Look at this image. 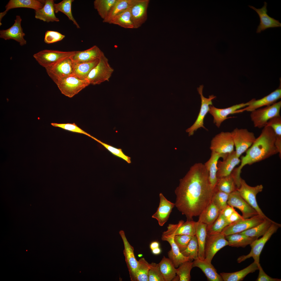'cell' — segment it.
Returning a JSON list of instances; mask_svg holds the SVG:
<instances>
[{"mask_svg": "<svg viewBox=\"0 0 281 281\" xmlns=\"http://www.w3.org/2000/svg\"><path fill=\"white\" fill-rule=\"evenodd\" d=\"M227 203L228 205L240 210L244 219L249 218L259 215L257 211L241 196L237 190L229 194Z\"/></svg>", "mask_w": 281, "mask_h": 281, "instance_id": "15", "label": "cell"}, {"mask_svg": "<svg viewBox=\"0 0 281 281\" xmlns=\"http://www.w3.org/2000/svg\"><path fill=\"white\" fill-rule=\"evenodd\" d=\"M181 253L191 261L198 258V247L196 238L192 236L186 249Z\"/></svg>", "mask_w": 281, "mask_h": 281, "instance_id": "47", "label": "cell"}, {"mask_svg": "<svg viewBox=\"0 0 281 281\" xmlns=\"http://www.w3.org/2000/svg\"><path fill=\"white\" fill-rule=\"evenodd\" d=\"M99 60L90 62L73 63V75L80 79H86L91 71L98 64Z\"/></svg>", "mask_w": 281, "mask_h": 281, "instance_id": "33", "label": "cell"}, {"mask_svg": "<svg viewBox=\"0 0 281 281\" xmlns=\"http://www.w3.org/2000/svg\"><path fill=\"white\" fill-rule=\"evenodd\" d=\"M281 97V89H277L269 95L258 100L252 99L248 106L235 111L234 114L247 111L251 112L264 106L271 105L276 102Z\"/></svg>", "mask_w": 281, "mask_h": 281, "instance_id": "17", "label": "cell"}, {"mask_svg": "<svg viewBox=\"0 0 281 281\" xmlns=\"http://www.w3.org/2000/svg\"><path fill=\"white\" fill-rule=\"evenodd\" d=\"M229 194L218 190L215 187L214 190L211 202L219 209L220 212L228 205Z\"/></svg>", "mask_w": 281, "mask_h": 281, "instance_id": "44", "label": "cell"}, {"mask_svg": "<svg viewBox=\"0 0 281 281\" xmlns=\"http://www.w3.org/2000/svg\"><path fill=\"white\" fill-rule=\"evenodd\" d=\"M65 37V35L58 32L47 30L45 33L44 41L46 43H52L61 41Z\"/></svg>", "mask_w": 281, "mask_h": 281, "instance_id": "52", "label": "cell"}, {"mask_svg": "<svg viewBox=\"0 0 281 281\" xmlns=\"http://www.w3.org/2000/svg\"><path fill=\"white\" fill-rule=\"evenodd\" d=\"M103 52L97 46L83 51H76L71 58L73 63L90 62L99 59Z\"/></svg>", "mask_w": 281, "mask_h": 281, "instance_id": "27", "label": "cell"}, {"mask_svg": "<svg viewBox=\"0 0 281 281\" xmlns=\"http://www.w3.org/2000/svg\"><path fill=\"white\" fill-rule=\"evenodd\" d=\"M240 162V159L237 155L235 151L228 154L222 161H218L216 174L218 179L230 175Z\"/></svg>", "mask_w": 281, "mask_h": 281, "instance_id": "23", "label": "cell"}, {"mask_svg": "<svg viewBox=\"0 0 281 281\" xmlns=\"http://www.w3.org/2000/svg\"><path fill=\"white\" fill-rule=\"evenodd\" d=\"M259 273L257 281H281L279 279L273 278L267 275L264 271L260 264L259 265Z\"/></svg>", "mask_w": 281, "mask_h": 281, "instance_id": "54", "label": "cell"}, {"mask_svg": "<svg viewBox=\"0 0 281 281\" xmlns=\"http://www.w3.org/2000/svg\"><path fill=\"white\" fill-rule=\"evenodd\" d=\"M274 222L268 217L257 225L240 233L248 237L258 238L266 232Z\"/></svg>", "mask_w": 281, "mask_h": 281, "instance_id": "35", "label": "cell"}, {"mask_svg": "<svg viewBox=\"0 0 281 281\" xmlns=\"http://www.w3.org/2000/svg\"><path fill=\"white\" fill-rule=\"evenodd\" d=\"M234 147L231 132H222L213 138L210 149L211 152L226 154L234 151Z\"/></svg>", "mask_w": 281, "mask_h": 281, "instance_id": "10", "label": "cell"}, {"mask_svg": "<svg viewBox=\"0 0 281 281\" xmlns=\"http://www.w3.org/2000/svg\"><path fill=\"white\" fill-rule=\"evenodd\" d=\"M228 244L225 236L221 233L214 235H207L205 248V259L211 263L217 252Z\"/></svg>", "mask_w": 281, "mask_h": 281, "instance_id": "13", "label": "cell"}, {"mask_svg": "<svg viewBox=\"0 0 281 281\" xmlns=\"http://www.w3.org/2000/svg\"><path fill=\"white\" fill-rule=\"evenodd\" d=\"M71 58L64 59L46 69L48 75L55 84L60 80L73 75V63Z\"/></svg>", "mask_w": 281, "mask_h": 281, "instance_id": "12", "label": "cell"}, {"mask_svg": "<svg viewBox=\"0 0 281 281\" xmlns=\"http://www.w3.org/2000/svg\"><path fill=\"white\" fill-rule=\"evenodd\" d=\"M158 264L165 281L173 280L176 276V269L172 261L164 256Z\"/></svg>", "mask_w": 281, "mask_h": 281, "instance_id": "37", "label": "cell"}, {"mask_svg": "<svg viewBox=\"0 0 281 281\" xmlns=\"http://www.w3.org/2000/svg\"><path fill=\"white\" fill-rule=\"evenodd\" d=\"M267 6V3L265 1L264 2L263 6L260 8L257 9L252 6H248L257 12L260 18V22L257 29V33H260L268 28L281 27V23L279 20L268 15Z\"/></svg>", "mask_w": 281, "mask_h": 281, "instance_id": "21", "label": "cell"}, {"mask_svg": "<svg viewBox=\"0 0 281 281\" xmlns=\"http://www.w3.org/2000/svg\"><path fill=\"white\" fill-rule=\"evenodd\" d=\"M228 154H220L211 152V156L204 165L209 173V180L212 189L214 190L216 184L218 179L216 174L217 163L220 158H225Z\"/></svg>", "mask_w": 281, "mask_h": 281, "instance_id": "28", "label": "cell"}, {"mask_svg": "<svg viewBox=\"0 0 281 281\" xmlns=\"http://www.w3.org/2000/svg\"><path fill=\"white\" fill-rule=\"evenodd\" d=\"M116 1L117 0H95L94 1V8L103 20L106 18Z\"/></svg>", "mask_w": 281, "mask_h": 281, "instance_id": "42", "label": "cell"}, {"mask_svg": "<svg viewBox=\"0 0 281 281\" xmlns=\"http://www.w3.org/2000/svg\"><path fill=\"white\" fill-rule=\"evenodd\" d=\"M142 255H141V254H139V255H138V256H139V257H141V256H142Z\"/></svg>", "mask_w": 281, "mask_h": 281, "instance_id": "59", "label": "cell"}, {"mask_svg": "<svg viewBox=\"0 0 281 281\" xmlns=\"http://www.w3.org/2000/svg\"><path fill=\"white\" fill-rule=\"evenodd\" d=\"M275 134L271 127L266 126L263 128L259 136L246 151L245 155L241 157L240 165L233 170L237 180H239L241 178V170L244 166L262 161L278 153L275 144Z\"/></svg>", "mask_w": 281, "mask_h": 281, "instance_id": "2", "label": "cell"}, {"mask_svg": "<svg viewBox=\"0 0 281 281\" xmlns=\"http://www.w3.org/2000/svg\"><path fill=\"white\" fill-rule=\"evenodd\" d=\"M114 71L109 64L108 59L103 53L97 65L91 71L87 80L90 84L99 85L108 81Z\"/></svg>", "mask_w": 281, "mask_h": 281, "instance_id": "5", "label": "cell"}, {"mask_svg": "<svg viewBox=\"0 0 281 281\" xmlns=\"http://www.w3.org/2000/svg\"><path fill=\"white\" fill-rule=\"evenodd\" d=\"M149 0H136L131 8V15L134 28L140 27L147 18V10Z\"/></svg>", "mask_w": 281, "mask_h": 281, "instance_id": "20", "label": "cell"}, {"mask_svg": "<svg viewBox=\"0 0 281 281\" xmlns=\"http://www.w3.org/2000/svg\"><path fill=\"white\" fill-rule=\"evenodd\" d=\"M192 237L185 235H177L174 236V241L181 252L187 248Z\"/></svg>", "mask_w": 281, "mask_h": 281, "instance_id": "51", "label": "cell"}, {"mask_svg": "<svg viewBox=\"0 0 281 281\" xmlns=\"http://www.w3.org/2000/svg\"><path fill=\"white\" fill-rule=\"evenodd\" d=\"M266 126L271 127L274 131L276 136L281 137V117L280 116L272 118L267 122Z\"/></svg>", "mask_w": 281, "mask_h": 281, "instance_id": "53", "label": "cell"}, {"mask_svg": "<svg viewBox=\"0 0 281 281\" xmlns=\"http://www.w3.org/2000/svg\"><path fill=\"white\" fill-rule=\"evenodd\" d=\"M235 210L234 207L227 205L226 207L222 211L220 212L225 218H228Z\"/></svg>", "mask_w": 281, "mask_h": 281, "instance_id": "56", "label": "cell"}, {"mask_svg": "<svg viewBox=\"0 0 281 281\" xmlns=\"http://www.w3.org/2000/svg\"><path fill=\"white\" fill-rule=\"evenodd\" d=\"M203 85H201L197 88V91L201 98V105L200 112L195 121L191 127L186 130V132L188 133L189 136L193 135L194 132L199 128L202 127L207 130L204 126V119L209 112V106L212 105V100L216 98V96L212 95H209L208 98L204 97L203 94Z\"/></svg>", "mask_w": 281, "mask_h": 281, "instance_id": "11", "label": "cell"}, {"mask_svg": "<svg viewBox=\"0 0 281 281\" xmlns=\"http://www.w3.org/2000/svg\"><path fill=\"white\" fill-rule=\"evenodd\" d=\"M281 226L280 224L274 221L261 238L255 239L250 245L251 248L250 252L246 255H242L238 257L237 259L238 263H240L248 258L252 257L254 261L258 264H260V255L265 245L272 235L276 232Z\"/></svg>", "mask_w": 281, "mask_h": 281, "instance_id": "3", "label": "cell"}, {"mask_svg": "<svg viewBox=\"0 0 281 281\" xmlns=\"http://www.w3.org/2000/svg\"><path fill=\"white\" fill-rule=\"evenodd\" d=\"M214 190L210 186L209 173L204 164L196 163L180 180L175 191V206L187 220H192L211 202Z\"/></svg>", "mask_w": 281, "mask_h": 281, "instance_id": "1", "label": "cell"}, {"mask_svg": "<svg viewBox=\"0 0 281 281\" xmlns=\"http://www.w3.org/2000/svg\"><path fill=\"white\" fill-rule=\"evenodd\" d=\"M266 218L257 215L249 218L241 220L228 225L221 233L225 236L241 233L257 225Z\"/></svg>", "mask_w": 281, "mask_h": 281, "instance_id": "14", "label": "cell"}, {"mask_svg": "<svg viewBox=\"0 0 281 281\" xmlns=\"http://www.w3.org/2000/svg\"><path fill=\"white\" fill-rule=\"evenodd\" d=\"M174 236L172 234H162L161 239L162 240L167 241L170 244L171 248L168 252V257L173 263L175 268H177L183 262L190 260L184 256L180 252L174 241Z\"/></svg>", "mask_w": 281, "mask_h": 281, "instance_id": "25", "label": "cell"}, {"mask_svg": "<svg viewBox=\"0 0 281 281\" xmlns=\"http://www.w3.org/2000/svg\"><path fill=\"white\" fill-rule=\"evenodd\" d=\"M281 108V101H280L251 112L250 117L254 126L259 129L263 128L270 119L280 116Z\"/></svg>", "mask_w": 281, "mask_h": 281, "instance_id": "4", "label": "cell"}, {"mask_svg": "<svg viewBox=\"0 0 281 281\" xmlns=\"http://www.w3.org/2000/svg\"><path fill=\"white\" fill-rule=\"evenodd\" d=\"M148 281H165L160 271L158 264L152 263L150 264Z\"/></svg>", "mask_w": 281, "mask_h": 281, "instance_id": "50", "label": "cell"}, {"mask_svg": "<svg viewBox=\"0 0 281 281\" xmlns=\"http://www.w3.org/2000/svg\"><path fill=\"white\" fill-rule=\"evenodd\" d=\"M54 1L46 0L44 4L41 9L35 10V17L47 22L59 21L55 15L54 8Z\"/></svg>", "mask_w": 281, "mask_h": 281, "instance_id": "29", "label": "cell"}, {"mask_svg": "<svg viewBox=\"0 0 281 281\" xmlns=\"http://www.w3.org/2000/svg\"><path fill=\"white\" fill-rule=\"evenodd\" d=\"M197 222L192 220H187L186 222L182 220L179 221L176 224H169L167 227V230L162 233L172 234L174 235H185L195 236Z\"/></svg>", "mask_w": 281, "mask_h": 281, "instance_id": "22", "label": "cell"}, {"mask_svg": "<svg viewBox=\"0 0 281 281\" xmlns=\"http://www.w3.org/2000/svg\"><path fill=\"white\" fill-rule=\"evenodd\" d=\"M51 125L55 127H59L64 130L82 134L90 137L92 136L82 129L74 123H52Z\"/></svg>", "mask_w": 281, "mask_h": 281, "instance_id": "49", "label": "cell"}, {"mask_svg": "<svg viewBox=\"0 0 281 281\" xmlns=\"http://www.w3.org/2000/svg\"><path fill=\"white\" fill-rule=\"evenodd\" d=\"M91 138L101 144L112 154L125 161L128 163H131V158L126 155L121 149L117 148L110 145L103 143L92 136Z\"/></svg>", "mask_w": 281, "mask_h": 281, "instance_id": "48", "label": "cell"}, {"mask_svg": "<svg viewBox=\"0 0 281 281\" xmlns=\"http://www.w3.org/2000/svg\"><path fill=\"white\" fill-rule=\"evenodd\" d=\"M22 20L20 16L17 15L12 26L7 29L0 31V38L5 40H14L18 42L21 46L25 45L27 41L24 38L25 34L21 25Z\"/></svg>", "mask_w": 281, "mask_h": 281, "instance_id": "18", "label": "cell"}, {"mask_svg": "<svg viewBox=\"0 0 281 281\" xmlns=\"http://www.w3.org/2000/svg\"><path fill=\"white\" fill-rule=\"evenodd\" d=\"M151 250L152 253L156 255L159 254L161 251V250L159 247L154 248Z\"/></svg>", "mask_w": 281, "mask_h": 281, "instance_id": "58", "label": "cell"}, {"mask_svg": "<svg viewBox=\"0 0 281 281\" xmlns=\"http://www.w3.org/2000/svg\"><path fill=\"white\" fill-rule=\"evenodd\" d=\"M235 151L239 157L251 146L256 139L254 133L246 129H234L231 132Z\"/></svg>", "mask_w": 281, "mask_h": 281, "instance_id": "7", "label": "cell"}, {"mask_svg": "<svg viewBox=\"0 0 281 281\" xmlns=\"http://www.w3.org/2000/svg\"><path fill=\"white\" fill-rule=\"evenodd\" d=\"M229 225L227 219L220 213L215 221L211 225L207 226V235H213L221 233L223 229Z\"/></svg>", "mask_w": 281, "mask_h": 281, "instance_id": "43", "label": "cell"}, {"mask_svg": "<svg viewBox=\"0 0 281 281\" xmlns=\"http://www.w3.org/2000/svg\"><path fill=\"white\" fill-rule=\"evenodd\" d=\"M131 7L115 17L109 23L118 25L125 28H134L131 15Z\"/></svg>", "mask_w": 281, "mask_h": 281, "instance_id": "39", "label": "cell"}, {"mask_svg": "<svg viewBox=\"0 0 281 281\" xmlns=\"http://www.w3.org/2000/svg\"><path fill=\"white\" fill-rule=\"evenodd\" d=\"M215 187L218 190L228 194L237 189L231 174L227 176L218 178Z\"/></svg>", "mask_w": 281, "mask_h": 281, "instance_id": "41", "label": "cell"}, {"mask_svg": "<svg viewBox=\"0 0 281 281\" xmlns=\"http://www.w3.org/2000/svg\"><path fill=\"white\" fill-rule=\"evenodd\" d=\"M220 213L219 209L211 202L199 215L198 221L210 225L217 219Z\"/></svg>", "mask_w": 281, "mask_h": 281, "instance_id": "34", "label": "cell"}, {"mask_svg": "<svg viewBox=\"0 0 281 281\" xmlns=\"http://www.w3.org/2000/svg\"><path fill=\"white\" fill-rule=\"evenodd\" d=\"M61 93L72 98L90 85L86 79H81L74 75L59 81L56 84Z\"/></svg>", "mask_w": 281, "mask_h": 281, "instance_id": "8", "label": "cell"}, {"mask_svg": "<svg viewBox=\"0 0 281 281\" xmlns=\"http://www.w3.org/2000/svg\"><path fill=\"white\" fill-rule=\"evenodd\" d=\"M76 51H63L46 49L34 54L33 56L40 65L46 69L64 59L71 57Z\"/></svg>", "mask_w": 281, "mask_h": 281, "instance_id": "6", "label": "cell"}, {"mask_svg": "<svg viewBox=\"0 0 281 281\" xmlns=\"http://www.w3.org/2000/svg\"><path fill=\"white\" fill-rule=\"evenodd\" d=\"M136 1V0H117L107 16L103 22L109 23L115 17L132 7Z\"/></svg>", "mask_w": 281, "mask_h": 281, "instance_id": "38", "label": "cell"}, {"mask_svg": "<svg viewBox=\"0 0 281 281\" xmlns=\"http://www.w3.org/2000/svg\"><path fill=\"white\" fill-rule=\"evenodd\" d=\"M243 219L242 215H241L235 210L227 219L229 224Z\"/></svg>", "mask_w": 281, "mask_h": 281, "instance_id": "55", "label": "cell"}, {"mask_svg": "<svg viewBox=\"0 0 281 281\" xmlns=\"http://www.w3.org/2000/svg\"><path fill=\"white\" fill-rule=\"evenodd\" d=\"M193 267H196L200 269L210 281H222L223 280L220 274L211 263H209L205 259L201 260L199 258L194 260L193 262Z\"/></svg>", "mask_w": 281, "mask_h": 281, "instance_id": "30", "label": "cell"}, {"mask_svg": "<svg viewBox=\"0 0 281 281\" xmlns=\"http://www.w3.org/2000/svg\"><path fill=\"white\" fill-rule=\"evenodd\" d=\"M207 225L203 223L197 222L195 236L198 247V258L201 260L205 259V248L207 236Z\"/></svg>", "mask_w": 281, "mask_h": 281, "instance_id": "32", "label": "cell"}, {"mask_svg": "<svg viewBox=\"0 0 281 281\" xmlns=\"http://www.w3.org/2000/svg\"><path fill=\"white\" fill-rule=\"evenodd\" d=\"M228 245L232 247H244L250 245L258 239L247 236L240 233L234 234L225 236Z\"/></svg>", "mask_w": 281, "mask_h": 281, "instance_id": "36", "label": "cell"}, {"mask_svg": "<svg viewBox=\"0 0 281 281\" xmlns=\"http://www.w3.org/2000/svg\"><path fill=\"white\" fill-rule=\"evenodd\" d=\"M239 188L237 189L241 196L257 212L263 217H267L264 214L259 206L256 199L257 194L263 190L262 184L252 187L248 185L245 181L241 178Z\"/></svg>", "mask_w": 281, "mask_h": 281, "instance_id": "9", "label": "cell"}, {"mask_svg": "<svg viewBox=\"0 0 281 281\" xmlns=\"http://www.w3.org/2000/svg\"><path fill=\"white\" fill-rule=\"evenodd\" d=\"M251 100L245 103H242L233 105L224 108H219L212 105L209 106L208 112L213 117V122L217 126L219 127L221 123L228 118L227 117L229 114H234V112L240 109L244 108L250 104Z\"/></svg>", "mask_w": 281, "mask_h": 281, "instance_id": "19", "label": "cell"}, {"mask_svg": "<svg viewBox=\"0 0 281 281\" xmlns=\"http://www.w3.org/2000/svg\"><path fill=\"white\" fill-rule=\"evenodd\" d=\"M260 264L254 261L247 267L239 271L232 273L222 272L220 275L223 281H241L248 274L258 270Z\"/></svg>", "mask_w": 281, "mask_h": 281, "instance_id": "31", "label": "cell"}, {"mask_svg": "<svg viewBox=\"0 0 281 281\" xmlns=\"http://www.w3.org/2000/svg\"><path fill=\"white\" fill-rule=\"evenodd\" d=\"M159 206L156 212L152 216V218L157 221L160 226H163L167 221L172 210L175 206V203L168 200L161 193Z\"/></svg>", "mask_w": 281, "mask_h": 281, "instance_id": "24", "label": "cell"}, {"mask_svg": "<svg viewBox=\"0 0 281 281\" xmlns=\"http://www.w3.org/2000/svg\"><path fill=\"white\" fill-rule=\"evenodd\" d=\"M138 264L136 273V281H148L150 264L143 258L138 261Z\"/></svg>", "mask_w": 281, "mask_h": 281, "instance_id": "45", "label": "cell"}, {"mask_svg": "<svg viewBox=\"0 0 281 281\" xmlns=\"http://www.w3.org/2000/svg\"><path fill=\"white\" fill-rule=\"evenodd\" d=\"M119 234L124 244L123 253L131 280L132 281H136V273L138 266V261L135 256L133 248L128 241L123 231H120Z\"/></svg>", "mask_w": 281, "mask_h": 281, "instance_id": "16", "label": "cell"}, {"mask_svg": "<svg viewBox=\"0 0 281 281\" xmlns=\"http://www.w3.org/2000/svg\"><path fill=\"white\" fill-rule=\"evenodd\" d=\"M159 243L157 241L152 242L150 244V248L152 250L154 248L159 247Z\"/></svg>", "mask_w": 281, "mask_h": 281, "instance_id": "57", "label": "cell"}, {"mask_svg": "<svg viewBox=\"0 0 281 281\" xmlns=\"http://www.w3.org/2000/svg\"><path fill=\"white\" fill-rule=\"evenodd\" d=\"M73 0H63L60 2L54 4L55 12L57 13L61 12L65 14L68 19L72 21L76 28H80L79 24L74 17L72 11L71 7Z\"/></svg>", "mask_w": 281, "mask_h": 281, "instance_id": "40", "label": "cell"}, {"mask_svg": "<svg viewBox=\"0 0 281 281\" xmlns=\"http://www.w3.org/2000/svg\"><path fill=\"white\" fill-rule=\"evenodd\" d=\"M45 0H10L5 6V10L0 13V24L3 17L10 10L17 8H27L35 10L42 8L44 4Z\"/></svg>", "mask_w": 281, "mask_h": 281, "instance_id": "26", "label": "cell"}, {"mask_svg": "<svg viewBox=\"0 0 281 281\" xmlns=\"http://www.w3.org/2000/svg\"><path fill=\"white\" fill-rule=\"evenodd\" d=\"M193 267V262L191 260L185 261L181 264L176 269V274L179 277V281H190V272Z\"/></svg>", "mask_w": 281, "mask_h": 281, "instance_id": "46", "label": "cell"}]
</instances>
